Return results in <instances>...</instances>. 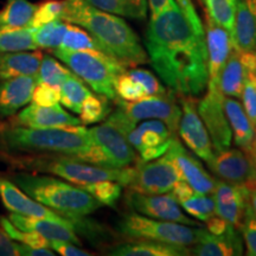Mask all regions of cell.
I'll return each mask as SVG.
<instances>
[{
  "label": "cell",
  "instance_id": "cell-1",
  "mask_svg": "<svg viewBox=\"0 0 256 256\" xmlns=\"http://www.w3.org/2000/svg\"><path fill=\"white\" fill-rule=\"evenodd\" d=\"M145 46L156 72L172 92L192 98L204 92L209 78L206 38L194 30L177 2L152 16Z\"/></svg>",
  "mask_w": 256,
  "mask_h": 256
},
{
  "label": "cell",
  "instance_id": "cell-2",
  "mask_svg": "<svg viewBox=\"0 0 256 256\" xmlns=\"http://www.w3.org/2000/svg\"><path fill=\"white\" fill-rule=\"evenodd\" d=\"M60 20L87 30L112 57L127 68L148 62L146 50L133 28L119 16L102 11L87 0H63Z\"/></svg>",
  "mask_w": 256,
  "mask_h": 256
},
{
  "label": "cell",
  "instance_id": "cell-3",
  "mask_svg": "<svg viewBox=\"0 0 256 256\" xmlns=\"http://www.w3.org/2000/svg\"><path fill=\"white\" fill-rule=\"evenodd\" d=\"M0 142L8 151L66 156L108 168L104 156L83 124L62 128L6 127L0 130Z\"/></svg>",
  "mask_w": 256,
  "mask_h": 256
},
{
  "label": "cell",
  "instance_id": "cell-4",
  "mask_svg": "<svg viewBox=\"0 0 256 256\" xmlns=\"http://www.w3.org/2000/svg\"><path fill=\"white\" fill-rule=\"evenodd\" d=\"M14 183L34 200L78 223L82 217L102 206L92 194L78 185L49 176L19 172L10 177Z\"/></svg>",
  "mask_w": 256,
  "mask_h": 256
},
{
  "label": "cell",
  "instance_id": "cell-5",
  "mask_svg": "<svg viewBox=\"0 0 256 256\" xmlns=\"http://www.w3.org/2000/svg\"><path fill=\"white\" fill-rule=\"evenodd\" d=\"M14 164L17 168L31 172L57 176L78 186L101 180H116L126 188L132 174V166L124 168H104L70 156L57 154H40L22 158L16 160Z\"/></svg>",
  "mask_w": 256,
  "mask_h": 256
},
{
  "label": "cell",
  "instance_id": "cell-6",
  "mask_svg": "<svg viewBox=\"0 0 256 256\" xmlns=\"http://www.w3.org/2000/svg\"><path fill=\"white\" fill-rule=\"evenodd\" d=\"M51 52L66 64L83 82L89 84L96 94L104 95L113 101L118 98L114 87L115 80L128 69L120 60L100 51L56 48Z\"/></svg>",
  "mask_w": 256,
  "mask_h": 256
},
{
  "label": "cell",
  "instance_id": "cell-7",
  "mask_svg": "<svg viewBox=\"0 0 256 256\" xmlns=\"http://www.w3.org/2000/svg\"><path fill=\"white\" fill-rule=\"evenodd\" d=\"M118 230L130 241L147 240L190 247L200 241L204 228H194L180 223L154 220L138 212H130L124 215L118 222Z\"/></svg>",
  "mask_w": 256,
  "mask_h": 256
},
{
  "label": "cell",
  "instance_id": "cell-8",
  "mask_svg": "<svg viewBox=\"0 0 256 256\" xmlns=\"http://www.w3.org/2000/svg\"><path fill=\"white\" fill-rule=\"evenodd\" d=\"M176 92L171 89L165 94L148 95L138 101H126L115 98V104L127 116L136 121L156 119L166 124L174 136H177L179 121L182 116V107H179Z\"/></svg>",
  "mask_w": 256,
  "mask_h": 256
},
{
  "label": "cell",
  "instance_id": "cell-9",
  "mask_svg": "<svg viewBox=\"0 0 256 256\" xmlns=\"http://www.w3.org/2000/svg\"><path fill=\"white\" fill-rule=\"evenodd\" d=\"M182 179L172 159L165 153L150 162H138L132 166L128 190L142 194H168Z\"/></svg>",
  "mask_w": 256,
  "mask_h": 256
},
{
  "label": "cell",
  "instance_id": "cell-10",
  "mask_svg": "<svg viewBox=\"0 0 256 256\" xmlns=\"http://www.w3.org/2000/svg\"><path fill=\"white\" fill-rule=\"evenodd\" d=\"M124 200L134 212L140 215L154 220L180 223L184 226H200V223H198L196 220L185 215L172 194H142L128 190Z\"/></svg>",
  "mask_w": 256,
  "mask_h": 256
},
{
  "label": "cell",
  "instance_id": "cell-11",
  "mask_svg": "<svg viewBox=\"0 0 256 256\" xmlns=\"http://www.w3.org/2000/svg\"><path fill=\"white\" fill-rule=\"evenodd\" d=\"M224 95L218 87H208L206 94L197 102L200 114L215 152L224 151L232 145V133L223 107Z\"/></svg>",
  "mask_w": 256,
  "mask_h": 256
},
{
  "label": "cell",
  "instance_id": "cell-12",
  "mask_svg": "<svg viewBox=\"0 0 256 256\" xmlns=\"http://www.w3.org/2000/svg\"><path fill=\"white\" fill-rule=\"evenodd\" d=\"M179 136L190 151L209 166L215 151L209 133L197 112V101L192 96H184L182 100V116L178 127Z\"/></svg>",
  "mask_w": 256,
  "mask_h": 256
},
{
  "label": "cell",
  "instance_id": "cell-13",
  "mask_svg": "<svg viewBox=\"0 0 256 256\" xmlns=\"http://www.w3.org/2000/svg\"><path fill=\"white\" fill-rule=\"evenodd\" d=\"M88 132L92 142L104 156L108 168H128L136 165L140 160L126 136L108 121L92 127Z\"/></svg>",
  "mask_w": 256,
  "mask_h": 256
},
{
  "label": "cell",
  "instance_id": "cell-14",
  "mask_svg": "<svg viewBox=\"0 0 256 256\" xmlns=\"http://www.w3.org/2000/svg\"><path fill=\"white\" fill-rule=\"evenodd\" d=\"M209 168L224 182L247 188L249 192L256 190V165L242 150L229 147L215 152Z\"/></svg>",
  "mask_w": 256,
  "mask_h": 256
},
{
  "label": "cell",
  "instance_id": "cell-15",
  "mask_svg": "<svg viewBox=\"0 0 256 256\" xmlns=\"http://www.w3.org/2000/svg\"><path fill=\"white\" fill-rule=\"evenodd\" d=\"M166 153L174 162L182 179L190 184L196 194H209L214 191L216 179L204 168L198 156H194L182 145L177 136L172 138Z\"/></svg>",
  "mask_w": 256,
  "mask_h": 256
},
{
  "label": "cell",
  "instance_id": "cell-16",
  "mask_svg": "<svg viewBox=\"0 0 256 256\" xmlns=\"http://www.w3.org/2000/svg\"><path fill=\"white\" fill-rule=\"evenodd\" d=\"M204 34L208 52V87H218L220 72L234 49V40L232 34L208 14Z\"/></svg>",
  "mask_w": 256,
  "mask_h": 256
},
{
  "label": "cell",
  "instance_id": "cell-17",
  "mask_svg": "<svg viewBox=\"0 0 256 256\" xmlns=\"http://www.w3.org/2000/svg\"><path fill=\"white\" fill-rule=\"evenodd\" d=\"M211 194L215 200L216 215L240 230L249 206V191L222 179H216Z\"/></svg>",
  "mask_w": 256,
  "mask_h": 256
},
{
  "label": "cell",
  "instance_id": "cell-18",
  "mask_svg": "<svg viewBox=\"0 0 256 256\" xmlns=\"http://www.w3.org/2000/svg\"><path fill=\"white\" fill-rule=\"evenodd\" d=\"M0 198L6 209L11 212L28 217H37V218L54 220L58 222L70 220L50 208L40 204V202L34 200L20 188H18L11 179L4 178L2 176H0Z\"/></svg>",
  "mask_w": 256,
  "mask_h": 256
},
{
  "label": "cell",
  "instance_id": "cell-19",
  "mask_svg": "<svg viewBox=\"0 0 256 256\" xmlns=\"http://www.w3.org/2000/svg\"><path fill=\"white\" fill-rule=\"evenodd\" d=\"M223 107L236 146L240 147V150H242L256 165V130L254 124L249 120L241 102L234 98L224 96Z\"/></svg>",
  "mask_w": 256,
  "mask_h": 256
},
{
  "label": "cell",
  "instance_id": "cell-20",
  "mask_svg": "<svg viewBox=\"0 0 256 256\" xmlns=\"http://www.w3.org/2000/svg\"><path fill=\"white\" fill-rule=\"evenodd\" d=\"M16 121L28 128H62L82 124L78 118L69 114L58 104L46 107L34 102L17 115Z\"/></svg>",
  "mask_w": 256,
  "mask_h": 256
},
{
  "label": "cell",
  "instance_id": "cell-21",
  "mask_svg": "<svg viewBox=\"0 0 256 256\" xmlns=\"http://www.w3.org/2000/svg\"><path fill=\"white\" fill-rule=\"evenodd\" d=\"M37 76L0 80V119L11 116L31 102Z\"/></svg>",
  "mask_w": 256,
  "mask_h": 256
},
{
  "label": "cell",
  "instance_id": "cell-22",
  "mask_svg": "<svg viewBox=\"0 0 256 256\" xmlns=\"http://www.w3.org/2000/svg\"><path fill=\"white\" fill-rule=\"evenodd\" d=\"M8 218L14 224L17 228L23 230H32L49 240V241H66L75 244H81L78 236L76 235V224L72 220L58 222V220L37 218L12 212Z\"/></svg>",
  "mask_w": 256,
  "mask_h": 256
},
{
  "label": "cell",
  "instance_id": "cell-23",
  "mask_svg": "<svg viewBox=\"0 0 256 256\" xmlns=\"http://www.w3.org/2000/svg\"><path fill=\"white\" fill-rule=\"evenodd\" d=\"M232 40L236 49L256 51V0H236Z\"/></svg>",
  "mask_w": 256,
  "mask_h": 256
},
{
  "label": "cell",
  "instance_id": "cell-24",
  "mask_svg": "<svg viewBox=\"0 0 256 256\" xmlns=\"http://www.w3.org/2000/svg\"><path fill=\"white\" fill-rule=\"evenodd\" d=\"M238 229L232 226L223 235H214L204 229L200 240L191 248V255L198 256H234L243 252Z\"/></svg>",
  "mask_w": 256,
  "mask_h": 256
},
{
  "label": "cell",
  "instance_id": "cell-25",
  "mask_svg": "<svg viewBox=\"0 0 256 256\" xmlns=\"http://www.w3.org/2000/svg\"><path fill=\"white\" fill-rule=\"evenodd\" d=\"M43 54L40 51H14L0 54V80L37 76L40 72Z\"/></svg>",
  "mask_w": 256,
  "mask_h": 256
},
{
  "label": "cell",
  "instance_id": "cell-26",
  "mask_svg": "<svg viewBox=\"0 0 256 256\" xmlns=\"http://www.w3.org/2000/svg\"><path fill=\"white\" fill-rule=\"evenodd\" d=\"M132 243H126L115 247L108 252L113 256H188L191 255V248L185 246L171 244V243L147 241V240H133Z\"/></svg>",
  "mask_w": 256,
  "mask_h": 256
},
{
  "label": "cell",
  "instance_id": "cell-27",
  "mask_svg": "<svg viewBox=\"0 0 256 256\" xmlns=\"http://www.w3.org/2000/svg\"><path fill=\"white\" fill-rule=\"evenodd\" d=\"M247 72V66L242 60L241 50L234 48L220 72L218 88L220 92L229 98H241Z\"/></svg>",
  "mask_w": 256,
  "mask_h": 256
},
{
  "label": "cell",
  "instance_id": "cell-28",
  "mask_svg": "<svg viewBox=\"0 0 256 256\" xmlns=\"http://www.w3.org/2000/svg\"><path fill=\"white\" fill-rule=\"evenodd\" d=\"M36 8L28 0H8L0 10V30L30 28Z\"/></svg>",
  "mask_w": 256,
  "mask_h": 256
},
{
  "label": "cell",
  "instance_id": "cell-29",
  "mask_svg": "<svg viewBox=\"0 0 256 256\" xmlns=\"http://www.w3.org/2000/svg\"><path fill=\"white\" fill-rule=\"evenodd\" d=\"M102 11L130 19H142L147 14V0H87Z\"/></svg>",
  "mask_w": 256,
  "mask_h": 256
},
{
  "label": "cell",
  "instance_id": "cell-30",
  "mask_svg": "<svg viewBox=\"0 0 256 256\" xmlns=\"http://www.w3.org/2000/svg\"><path fill=\"white\" fill-rule=\"evenodd\" d=\"M37 49L34 40V28L0 30V54Z\"/></svg>",
  "mask_w": 256,
  "mask_h": 256
},
{
  "label": "cell",
  "instance_id": "cell-31",
  "mask_svg": "<svg viewBox=\"0 0 256 256\" xmlns=\"http://www.w3.org/2000/svg\"><path fill=\"white\" fill-rule=\"evenodd\" d=\"M60 101L64 107L72 110L74 113H80L83 102L92 92L86 87L84 82L78 76L72 75L66 78L60 87Z\"/></svg>",
  "mask_w": 256,
  "mask_h": 256
},
{
  "label": "cell",
  "instance_id": "cell-32",
  "mask_svg": "<svg viewBox=\"0 0 256 256\" xmlns=\"http://www.w3.org/2000/svg\"><path fill=\"white\" fill-rule=\"evenodd\" d=\"M60 48L68 50L100 51V52L110 55L107 50L87 30L74 24H68V28H66V32L64 34L63 42Z\"/></svg>",
  "mask_w": 256,
  "mask_h": 256
},
{
  "label": "cell",
  "instance_id": "cell-33",
  "mask_svg": "<svg viewBox=\"0 0 256 256\" xmlns=\"http://www.w3.org/2000/svg\"><path fill=\"white\" fill-rule=\"evenodd\" d=\"M68 23L60 20H55L34 28V40L38 49H56L62 44L64 34H66Z\"/></svg>",
  "mask_w": 256,
  "mask_h": 256
},
{
  "label": "cell",
  "instance_id": "cell-34",
  "mask_svg": "<svg viewBox=\"0 0 256 256\" xmlns=\"http://www.w3.org/2000/svg\"><path fill=\"white\" fill-rule=\"evenodd\" d=\"M112 112V106L108 98L104 95L92 94L83 102L80 110V120L82 124H98L107 119Z\"/></svg>",
  "mask_w": 256,
  "mask_h": 256
},
{
  "label": "cell",
  "instance_id": "cell-35",
  "mask_svg": "<svg viewBox=\"0 0 256 256\" xmlns=\"http://www.w3.org/2000/svg\"><path fill=\"white\" fill-rule=\"evenodd\" d=\"M92 194L102 206L114 208L122 194V185L116 180H101L80 186Z\"/></svg>",
  "mask_w": 256,
  "mask_h": 256
},
{
  "label": "cell",
  "instance_id": "cell-36",
  "mask_svg": "<svg viewBox=\"0 0 256 256\" xmlns=\"http://www.w3.org/2000/svg\"><path fill=\"white\" fill-rule=\"evenodd\" d=\"M72 75L75 74L72 70L57 62V60L54 57L43 55L40 72H38V82L46 83L54 87H60V84Z\"/></svg>",
  "mask_w": 256,
  "mask_h": 256
},
{
  "label": "cell",
  "instance_id": "cell-37",
  "mask_svg": "<svg viewBox=\"0 0 256 256\" xmlns=\"http://www.w3.org/2000/svg\"><path fill=\"white\" fill-rule=\"evenodd\" d=\"M206 14L232 34L235 20L236 0H206Z\"/></svg>",
  "mask_w": 256,
  "mask_h": 256
},
{
  "label": "cell",
  "instance_id": "cell-38",
  "mask_svg": "<svg viewBox=\"0 0 256 256\" xmlns=\"http://www.w3.org/2000/svg\"><path fill=\"white\" fill-rule=\"evenodd\" d=\"M0 226L8 234V236L16 242L23 243V244L31 246L37 248H50V241L44 236L40 235L32 230H23L17 228L8 217L0 216Z\"/></svg>",
  "mask_w": 256,
  "mask_h": 256
},
{
  "label": "cell",
  "instance_id": "cell-39",
  "mask_svg": "<svg viewBox=\"0 0 256 256\" xmlns=\"http://www.w3.org/2000/svg\"><path fill=\"white\" fill-rule=\"evenodd\" d=\"M179 206H182L188 215L202 222H206L210 217L216 215L215 200L212 197L206 196V194H194Z\"/></svg>",
  "mask_w": 256,
  "mask_h": 256
},
{
  "label": "cell",
  "instance_id": "cell-40",
  "mask_svg": "<svg viewBox=\"0 0 256 256\" xmlns=\"http://www.w3.org/2000/svg\"><path fill=\"white\" fill-rule=\"evenodd\" d=\"M114 87L118 98L126 101H138L140 98H145V96H148L142 83L130 78L128 75L127 70L118 76L116 80H115Z\"/></svg>",
  "mask_w": 256,
  "mask_h": 256
},
{
  "label": "cell",
  "instance_id": "cell-41",
  "mask_svg": "<svg viewBox=\"0 0 256 256\" xmlns=\"http://www.w3.org/2000/svg\"><path fill=\"white\" fill-rule=\"evenodd\" d=\"M63 11V0H46L42 4L37 5L34 18L31 20L30 28H40L51 22L60 19Z\"/></svg>",
  "mask_w": 256,
  "mask_h": 256
},
{
  "label": "cell",
  "instance_id": "cell-42",
  "mask_svg": "<svg viewBox=\"0 0 256 256\" xmlns=\"http://www.w3.org/2000/svg\"><path fill=\"white\" fill-rule=\"evenodd\" d=\"M242 106L247 113L249 120L256 127V74L248 70L246 75L244 86L242 89Z\"/></svg>",
  "mask_w": 256,
  "mask_h": 256
},
{
  "label": "cell",
  "instance_id": "cell-43",
  "mask_svg": "<svg viewBox=\"0 0 256 256\" xmlns=\"http://www.w3.org/2000/svg\"><path fill=\"white\" fill-rule=\"evenodd\" d=\"M127 72L130 78L142 83L148 95H160L168 92L164 86L160 84L158 78L151 72H148V70L134 66V68H130V70H128Z\"/></svg>",
  "mask_w": 256,
  "mask_h": 256
},
{
  "label": "cell",
  "instance_id": "cell-44",
  "mask_svg": "<svg viewBox=\"0 0 256 256\" xmlns=\"http://www.w3.org/2000/svg\"><path fill=\"white\" fill-rule=\"evenodd\" d=\"M31 101L38 106H54L60 101V87L46 84V83L38 82L32 92Z\"/></svg>",
  "mask_w": 256,
  "mask_h": 256
},
{
  "label": "cell",
  "instance_id": "cell-45",
  "mask_svg": "<svg viewBox=\"0 0 256 256\" xmlns=\"http://www.w3.org/2000/svg\"><path fill=\"white\" fill-rule=\"evenodd\" d=\"M240 230H241L246 246H247V255L256 256V218L252 214L249 206Z\"/></svg>",
  "mask_w": 256,
  "mask_h": 256
},
{
  "label": "cell",
  "instance_id": "cell-46",
  "mask_svg": "<svg viewBox=\"0 0 256 256\" xmlns=\"http://www.w3.org/2000/svg\"><path fill=\"white\" fill-rule=\"evenodd\" d=\"M50 248L63 256H92V252H89L84 249L76 247L75 243L66 241H50Z\"/></svg>",
  "mask_w": 256,
  "mask_h": 256
},
{
  "label": "cell",
  "instance_id": "cell-47",
  "mask_svg": "<svg viewBox=\"0 0 256 256\" xmlns=\"http://www.w3.org/2000/svg\"><path fill=\"white\" fill-rule=\"evenodd\" d=\"M179 8H180L183 14L186 16V18L190 20L194 30H196L200 34H204V28L203 23H202L200 18L198 17L196 8H194V4H192V0H176Z\"/></svg>",
  "mask_w": 256,
  "mask_h": 256
},
{
  "label": "cell",
  "instance_id": "cell-48",
  "mask_svg": "<svg viewBox=\"0 0 256 256\" xmlns=\"http://www.w3.org/2000/svg\"><path fill=\"white\" fill-rule=\"evenodd\" d=\"M19 255V243L8 236V234L0 226V256Z\"/></svg>",
  "mask_w": 256,
  "mask_h": 256
},
{
  "label": "cell",
  "instance_id": "cell-49",
  "mask_svg": "<svg viewBox=\"0 0 256 256\" xmlns=\"http://www.w3.org/2000/svg\"><path fill=\"white\" fill-rule=\"evenodd\" d=\"M206 224L208 232L214 234V235H223V234L228 232L234 226L232 224L226 222V220L217 215H214L209 220H206Z\"/></svg>",
  "mask_w": 256,
  "mask_h": 256
},
{
  "label": "cell",
  "instance_id": "cell-50",
  "mask_svg": "<svg viewBox=\"0 0 256 256\" xmlns=\"http://www.w3.org/2000/svg\"><path fill=\"white\" fill-rule=\"evenodd\" d=\"M194 194H196V192H194V188L190 186V184L186 183L183 179H179L171 190V194L179 204L183 203L184 200H186L188 198H190L191 196H194Z\"/></svg>",
  "mask_w": 256,
  "mask_h": 256
},
{
  "label": "cell",
  "instance_id": "cell-51",
  "mask_svg": "<svg viewBox=\"0 0 256 256\" xmlns=\"http://www.w3.org/2000/svg\"><path fill=\"white\" fill-rule=\"evenodd\" d=\"M19 255H22V256H54L55 255V252H51V248H37V247H31V246L23 244V243H19Z\"/></svg>",
  "mask_w": 256,
  "mask_h": 256
},
{
  "label": "cell",
  "instance_id": "cell-52",
  "mask_svg": "<svg viewBox=\"0 0 256 256\" xmlns=\"http://www.w3.org/2000/svg\"><path fill=\"white\" fill-rule=\"evenodd\" d=\"M176 0H147V4L150 5L152 16L159 14L160 12L164 11L171 5H174Z\"/></svg>",
  "mask_w": 256,
  "mask_h": 256
},
{
  "label": "cell",
  "instance_id": "cell-53",
  "mask_svg": "<svg viewBox=\"0 0 256 256\" xmlns=\"http://www.w3.org/2000/svg\"><path fill=\"white\" fill-rule=\"evenodd\" d=\"M249 209L256 218V190L249 192Z\"/></svg>",
  "mask_w": 256,
  "mask_h": 256
},
{
  "label": "cell",
  "instance_id": "cell-54",
  "mask_svg": "<svg viewBox=\"0 0 256 256\" xmlns=\"http://www.w3.org/2000/svg\"><path fill=\"white\" fill-rule=\"evenodd\" d=\"M255 130H256V127H255ZM255 152H256V146H255Z\"/></svg>",
  "mask_w": 256,
  "mask_h": 256
},
{
  "label": "cell",
  "instance_id": "cell-55",
  "mask_svg": "<svg viewBox=\"0 0 256 256\" xmlns=\"http://www.w3.org/2000/svg\"><path fill=\"white\" fill-rule=\"evenodd\" d=\"M255 57H256V51H255Z\"/></svg>",
  "mask_w": 256,
  "mask_h": 256
},
{
  "label": "cell",
  "instance_id": "cell-56",
  "mask_svg": "<svg viewBox=\"0 0 256 256\" xmlns=\"http://www.w3.org/2000/svg\"><path fill=\"white\" fill-rule=\"evenodd\" d=\"M255 74H256V70H255Z\"/></svg>",
  "mask_w": 256,
  "mask_h": 256
}]
</instances>
